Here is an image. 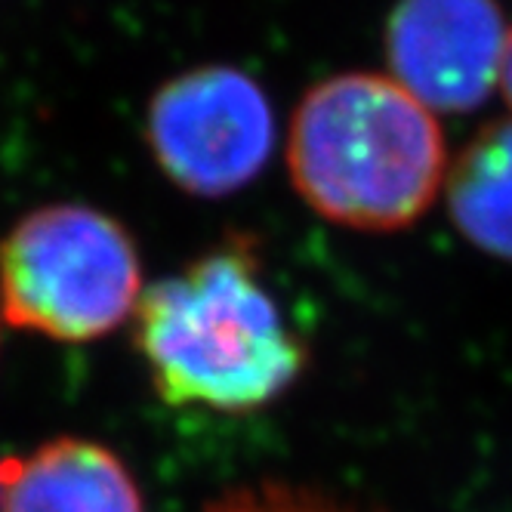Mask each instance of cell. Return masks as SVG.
<instances>
[{
    "label": "cell",
    "mask_w": 512,
    "mask_h": 512,
    "mask_svg": "<svg viewBox=\"0 0 512 512\" xmlns=\"http://www.w3.org/2000/svg\"><path fill=\"white\" fill-rule=\"evenodd\" d=\"M263 269L260 247L229 235L139 297L136 346L164 401L244 414L300 377L306 343Z\"/></svg>",
    "instance_id": "1"
},
{
    "label": "cell",
    "mask_w": 512,
    "mask_h": 512,
    "mask_svg": "<svg viewBox=\"0 0 512 512\" xmlns=\"http://www.w3.org/2000/svg\"><path fill=\"white\" fill-rule=\"evenodd\" d=\"M287 170L303 201L331 223L395 232L429 210L445 176V136L395 78L349 71L300 102Z\"/></svg>",
    "instance_id": "2"
},
{
    "label": "cell",
    "mask_w": 512,
    "mask_h": 512,
    "mask_svg": "<svg viewBox=\"0 0 512 512\" xmlns=\"http://www.w3.org/2000/svg\"><path fill=\"white\" fill-rule=\"evenodd\" d=\"M142 269L127 229L84 204L31 210L0 244L10 324L62 343L112 334L139 306Z\"/></svg>",
    "instance_id": "3"
},
{
    "label": "cell",
    "mask_w": 512,
    "mask_h": 512,
    "mask_svg": "<svg viewBox=\"0 0 512 512\" xmlns=\"http://www.w3.org/2000/svg\"><path fill=\"white\" fill-rule=\"evenodd\" d=\"M149 145L182 192L223 198L266 167L275 118L266 93L238 68L210 65L167 81L149 105Z\"/></svg>",
    "instance_id": "4"
},
{
    "label": "cell",
    "mask_w": 512,
    "mask_h": 512,
    "mask_svg": "<svg viewBox=\"0 0 512 512\" xmlns=\"http://www.w3.org/2000/svg\"><path fill=\"white\" fill-rule=\"evenodd\" d=\"M506 50L494 0H401L386 53L395 81L435 112H472L497 78Z\"/></svg>",
    "instance_id": "5"
},
{
    "label": "cell",
    "mask_w": 512,
    "mask_h": 512,
    "mask_svg": "<svg viewBox=\"0 0 512 512\" xmlns=\"http://www.w3.org/2000/svg\"><path fill=\"white\" fill-rule=\"evenodd\" d=\"M0 512H142L124 463L84 438L0 460Z\"/></svg>",
    "instance_id": "6"
},
{
    "label": "cell",
    "mask_w": 512,
    "mask_h": 512,
    "mask_svg": "<svg viewBox=\"0 0 512 512\" xmlns=\"http://www.w3.org/2000/svg\"><path fill=\"white\" fill-rule=\"evenodd\" d=\"M457 229L503 260H512V121L482 127L448 176Z\"/></svg>",
    "instance_id": "7"
},
{
    "label": "cell",
    "mask_w": 512,
    "mask_h": 512,
    "mask_svg": "<svg viewBox=\"0 0 512 512\" xmlns=\"http://www.w3.org/2000/svg\"><path fill=\"white\" fill-rule=\"evenodd\" d=\"M204 512H355V509L303 488L253 485L216 497Z\"/></svg>",
    "instance_id": "8"
},
{
    "label": "cell",
    "mask_w": 512,
    "mask_h": 512,
    "mask_svg": "<svg viewBox=\"0 0 512 512\" xmlns=\"http://www.w3.org/2000/svg\"><path fill=\"white\" fill-rule=\"evenodd\" d=\"M500 84H503V96L512 105V31L506 34V50H503V65H500Z\"/></svg>",
    "instance_id": "9"
}]
</instances>
